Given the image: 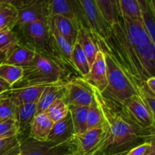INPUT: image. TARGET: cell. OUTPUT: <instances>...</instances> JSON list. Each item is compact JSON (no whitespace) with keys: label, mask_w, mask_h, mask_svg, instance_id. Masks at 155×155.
<instances>
[{"label":"cell","mask_w":155,"mask_h":155,"mask_svg":"<svg viewBox=\"0 0 155 155\" xmlns=\"http://www.w3.org/2000/svg\"><path fill=\"white\" fill-rule=\"evenodd\" d=\"M94 96L102 111L109 136L95 155H126L130 150L154 140V130L140 127L120 103L94 89Z\"/></svg>","instance_id":"cell-1"},{"label":"cell","mask_w":155,"mask_h":155,"mask_svg":"<svg viewBox=\"0 0 155 155\" xmlns=\"http://www.w3.org/2000/svg\"><path fill=\"white\" fill-rule=\"evenodd\" d=\"M22 68V77L12 86V89L57 83L61 81L64 74L63 68L54 58L39 51L30 63Z\"/></svg>","instance_id":"cell-2"},{"label":"cell","mask_w":155,"mask_h":155,"mask_svg":"<svg viewBox=\"0 0 155 155\" xmlns=\"http://www.w3.org/2000/svg\"><path fill=\"white\" fill-rule=\"evenodd\" d=\"M107 66V89L102 93L114 101L124 103L138 94V87L126 74L116 59L109 52H104Z\"/></svg>","instance_id":"cell-3"},{"label":"cell","mask_w":155,"mask_h":155,"mask_svg":"<svg viewBox=\"0 0 155 155\" xmlns=\"http://www.w3.org/2000/svg\"><path fill=\"white\" fill-rule=\"evenodd\" d=\"M89 30L93 35L101 51L107 48L110 38V26L101 15L95 0H77Z\"/></svg>","instance_id":"cell-4"},{"label":"cell","mask_w":155,"mask_h":155,"mask_svg":"<svg viewBox=\"0 0 155 155\" xmlns=\"http://www.w3.org/2000/svg\"><path fill=\"white\" fill-rule=\"evenodd\" d=\"M109 133L107 127L88 130L80 135H74L68 141L73 155H95L104 147Z\"/></svg>","instance_id":"cell-5"},{"label":"cell","mask_w":155,"mask_h":155,"mask_svg":"<svg viewBox=\"0 0 155 155\" xmlns=\"http://www.w3.org/2000/svg\"><path fill=\"white\" fill-rule=\"evenodd\" d=\"M18 29L30 47L34 48L36 51L55 58L56 54L51 45L47 21L39 20L22 26Z\"/></svg>","instance_id":"cell-6"},{"label":"cell","mask_w":155,"mask_h":155,"mask_svg":"<svg viewBox=\"0 0 155 155\" xmlns=\"http://www.w3.org/2000/svg\"><path fill=\"white\" fill-rule=\"evenodd\" d=\"M94 98V88L84 79L74 78L67 82L66 92L62 98L68 107H89Z\"/></svg>","instance_id":"cell-7"},{"label":"cell","mask_w":155,"mask_h":155,"mask_svg":"<svg viewBox=\"0 0 155 155\" xmlns=\"http://www.w3.org/2000/svg\"><path fill=\"white\" fill-rule=\"evenodd\" d=\"M15 27H22L39 20L47 21L49 15L48 0H28L16 8Z\"/></svg>","instance_id":"cell-8"},{"label":"cell","mask_w":155,"mask_h":155,"mask_svg":"<svg viewBox=\"0 0 155 155\" xmlns=\"http://www.w3.org/2000/svg\"><path fill=\"white\" fill-rule=\"evenodd\" d=\"M21 155H66L71 154L68 142H41L30 137L20 140Z\"/></svg>","instance_id":"cell-9"},{"label":"cell","mask_w":155,"mask_h":155,"mask_svg":"<svg viewBox=\"0 0 155 155\" xmlns=\"http://www.w3.org/2000/svg\"><path fill=\"white\" fill-rule=\"evenodd\" d=\"M49 15H61L68 18L80 27L84 26L89 29L77 0H48Z\"/></svg>","instance_id":"cell-10"},{"label":"cell","mask_w":155,"mask_h":155,"mask_svg":"<svg viewBox=\"0 0 155 155\" xmlns=\"http://www.w3.org/2000/svg\"><path fill=\"white\" fill-rule=\"evenodd\" d=\"M123 105L136 124L147 130H154L155 116L144 104L138 94L127 99Z\"/></svg>","instance_id":"cell-11"},{"label":"cell","mask_w":155,"mask_h":155,"mask_svg":"<svg viewBox=\"0 0 155 155\" xmlns=\"http://www.w3.org/2000/svg\"><path fill=\"white\" fill-rule=\"evenodd\" d=\"M83 78L98 92H103L107 89V66L104 54L101 50L97 53L89 74Z\"/></svg>","instance_id":"cell-12"},{"label":"cell","mask_w":155,"mask_h":155,"mask_svg":"<svg viewBox=\"0 0 155 155\" xmlns=\"http://www.w3.org/2000/svg\"><path fill=\"white\" fill-rule=\"evenodd\" d=\"M121 18L127 39L133 46L137 48L140 45L152 42L142 23L133 21L127 17H122Z\"/></svg>","instance_id":"cell-13"},{"label":"cell","mask_w":155,"mask_h":155,"mask_svg":"<svg viewBox=\"0 0 155 155\" xmlns=\"http://www.w3.org/2000/svg\"><path fill=\"white\" fill-rule=\"evenodd\" d=\"M67 82L59 81L45 86L36 103V114L45 112L48 106L58 98H63L66 92Z\"/></svg>","instance_id":"cell-14"},{"label":"cell","mask_w":155,"mask_h":155,"mask_svg":"<svg viewBox=\"0 0 155 155\" xmlns=\"http://www.w3.org/2000/svg\"><path fill=\"white\" fill-rule=\"evenodd\" d=\"M74 135V127L70 113L65 117L53 124L49 134L48 142L55 143H65Z\"/></svg>","instance_id":"cell-15"},{"label":"cell","mask_w":155,"mask_h":155,"mask_svg":"<svg viewBox=\"0 0 155 155\" xmlns=\"http://www.w3.org/2000/svg\"><path fill=\"white\" fill-rule=\"evenodd\" d=\"M53 124L54 123L45 112L36 114L29 128L30 129L29 137L41 142L47 141Z\"/></svg>","instance_id":"cell-16"},{"label":"cell","mask_w":155,"mask_h":155,"mask_svg":"<svg viewBox=\"0 0 155 155\" xmlns=\"http://www.w3.org/2000/svg\"><path fill=\"white\" fill-rule=\"evenodd\" d=\"M77 42L81 46L82 49L84 51L85 54L87 57L89 64H92L95 61L96 54L100 51V48L92 34L90 30L84 26L80 25L78 28L77 34Z\"/></svg>","instance_id":"cell-17"},{"label":"cell","mask_w":155,"mask_h":155,"mask_svg":"<svg viewBox=\"0 0 155 155\" xmlns=\"http://www.w3.org/2000/svg\"><path fill=\"white\" fill-rule=\"evenodd\" d=\"M37 51L28 45L18 44L6 55L3 63L24 67L33 61Z\"/></svg>","instance_id":"cell-18"},{"label":"cell","mask_w":155,"mask_h":155,"mask_svg":"<svg viewBox=\"0 0 155 155\" xmlns=\"http://www.w3.org/2000/svg\"><path fill=\"white\" fill-rule=\"evenodd\" d=\"M47 85L28 86V87L12 89L8 92L18 104L37 103Z\"/></svg>","instance_id":"cell-19"},{"label":"cell","mask_w":155,"mask_h":155,"mask_svg":"<svg viewBox=\"0 0 155 155\" xmlns=\"http://www.w3.org/2000/svg\"><path fill=\"white\" fill-rule=\"evenodd\" d=\"M48 18L52 21L59 33L74 46L77 40L78 27L71 20L61 15H53Z\"/></svg>","instance_id":"cell-20"},{"label":"cell","mask_w":155,"mask_h":155,"mask_svg":"<svg viewBox=\"0 0 155 155\" xmlns=\"http://www.w3.org/2000/svg\"><path fill=\"white\" fill-rule=\"evenodd\" d=\"M138 57L148 78L154 77L155 44L149 42L137 47Z\"/></svg>","instance_id":"cell-21"},{"label":"cell","mask_w":155,"mask_h":155,"mask_svg":"<svg viewBox=\"0 0 155 155\" xmlns=\"http://www.w3.org/2000/svg\"><path fill=\"white\" fill-rule=\"evenodd\" d=\"M16 107V120L19 127V133H22L30 128V124L36 114V103L18 104Z\"/></svg>","instance_id":"cell-22"},{"label":"cell","mask_w":155,"mask_h":155,"mask_svg":"<svg viewBox=\"0 0 155 155\" xmlns=\"http://www.w3.org/2000/svg\"><path fill=\"white\" fill-rule=\"evenodd\" d=\"M106 22L110 26L122 20L117 0H95Z\"/></svg>","instance_id":"cell-23"},{"label":"cell","mask_w":155,"mask_h":155,"mask_svg":"<svg viewBox=\"0 0 155 155\" xmlns=\"http://www.w3.org/2000/svg\"><path fill=\"white\" fill-rule=\"evenodd\" d=\"M89 107L70 106L69 113L72 120L74 135H80L87 131V117Z\"/></svg>","instance_id":"cell-24"},{"label":"cell","mask_w":155,"mask_h":155,"mask_svg":"<svg viewBox=\"0 0 155 155\" xmlns=\"http://www.w3.org/2000/svg\"><path fill=\"white\" fill-rule=\"evenodd\" d=\"M120 17L142 23V11L138 0H117ZM143 24V23H142Z\"/></svg>","instance_id":"cell-25"},{"label":"cell","mask_w":155,"mask_h":155,"mask_svg":"<svg viewBox=\"0 0 155 155\" xmlns=\"http://www.w3.org/2000/svg\"><path fill=\"white\" fill-rule=\"evenodd\" d=\"M71 62V64L77 70L83 77H86L89 74L90 71V64L87 57L77 41L73 46Z\"/></svg>","instance_id":"cell-26"},{"label":"cell","mask_w":155,"mask_h":155,"mask_svg":"<svg viewBox=\"0 0 155 155\" xmlns=\"http://www.w3.org/2000/svg\"><path fill=\"white\" fill-rule=\"evenodd\" d=\"M105 127V121L103 117L98 101L94 96L93 100L88 108L87 130L94 128H103Z\"/></svg>","instance_id":"cell-27"},{"label":"cell","mask_w":155,"mask_h":155,"mask_svg":"<svg viewBox=\"0 0 155 155\" xmlns=\"http://www.w3.org/2000/svg\"><path fill=\"white\" fill-rule=\"evenodd\" d=\"M19 44V39L13 29L5 27L0 30V51L7 55Z\"/></svg>","instance_id":"cell-28"},{"label":"cell","mask_w":155,"mask_h":155,"mask_svg":"<svg viewBox=\"0 0 155 155\" xmlns=\"http://www.w3.org/2000/svg\"><path fill=\"white\" fill-rule=\"evenodd\" d=\"M24 70L22 67L2 63L0 64V78L13 86L22 77Z\"/></svg>","instance_id":"cell-29"},{"label":"cell","mask_w":155,"mask_h":155,"mask_svg":"<svg viewBox=\"0 0 155 155\" xmlns=\"http://www.w3.org/2000/svg\"><path fill=\"white\" fill-rule=\"evenodd\" d=\"M45 113L48 115L53 123H55L63 119L68 114L69 107L62 98H58L48 106Z\"/></svg>","instance_id":"cell-30"},{"label":"cell","mask_w":155,"mask_h":155,"mask_svg":"<svg viewBox=\"0 0 155 155\" xmlns=\"http://www.w3.org/2000/svg\"><path fill=\"white\" fill-rule=\"evenodd\" d=\"M16 101L8 93L0 97V120H16Z\"/></svg>","instance_id":"cell-31"},{"label":"cell","mask_w":155,"mask_h":155,"mask_svg":"<svg viewBox=\"0 0 155 155\" xmlns=\"http://www.w3.org/2000/svg\"><path fill=\"white\" fill-rule=\"evenodd\" d=\"M21 154V144L18 136L0 138V155Z\"/></svg>","instance_id":"cell-32"},{"label":"cell","mask_w":155,"mask_h":155,"mask_svg":"<svg viewBox=\"0 0 155 155\" xmlns=\"http://www.w3.org/2000/svg\"><path fill=\"white\" fill-rule=\"evenodd\" d=\"M17 18V10L11 5H3L0 9V29L15 27Z\"/></svg>","instance_id":"cell-33"},{"label":"cell","mask_w":155,"mask_h":155,"mask_svg":"<svg viewBox=\"0 0 155 155\" xmlns=\"http://www.w3.org/2000/svg\"><path fill=\"white\" fill-rule=\"evenodd\" d=\"M142 19L148 36L151 42L155 43V14L153 13L150 8L148 0L146 9L142 12Z\"/></svg>","instance_id":"cell-34"},{"label":"cell","mask_w":155,"mask_h":155,"mask_svg":"<svg viewBox=\"0 0 155 155\" xmlns=\"http://www.w3.org/2000/svg\"><path fill=\"white\" fill-rule=\"evenodd\" d=\"M19 127L16 120H0V138L18 136Z\"/></svg>","instance_id":"cell-35"},{"label":"cell","mask_w":155,"mask_h":155,"mask_svg":"<svg viewBox=\"0 0 155 155\" xmlns=\"http://www.w3.org/2000/svg\"><path fill=\"white\" fill-rule=\"evenodd\" d=\"M154 148H155L154 140L149 142H145L132 148L126 155H146Z\"/></svg>","instance_id":"cell-36"},{"label":"cell","mask_w":155,"mask_h":155,"mask_svg":"<svg viewBox=\"0 0 155 155\" xmlns=\"http://www.w3.org/2000/svg\"><path fill=\"white\" fill-rule=\"evenodd\" d=\"M12 89V86L10 84H8L7 82H5L4 80L0 78V97L4 95L5 94L8 93V92H10Z\"/></svg>","instance_id":"cell-37"},{"label":"cell","mask_w":155,"mask_h":155,"mask_svg":"<svg viewBox=\"0 0 155 155\" xmlns=\"http://www.w3.org/2000/svg\"><path fill=\"white\" fill-rule=\"evenodd\" d=\"M27 1L28 0H0V5H11L14 6L15 8H17Z\"/></svg>","instance_id":"cell-38"},{"label":"cell","mask_w":155,"mask_h":155,"mask_svg":"<svg viewBox=\"0 0 155 155\" xmlns=\"http://www.w3.org/2000/svg\"><path fill=\"white\" fill-rule=\"evenodd\" d=\"M145 85L148 87V89L151 91L152 93L155 94V77H151L147 79L145 82Z\"/></svg>","instance_id":"cell-39"},{"label":"cell","mask_w":155,"mask_h":155,"mask_svg":"<svg viewBox=\"0 0 155 155\" xmlns=\"http://www.w3.org/2000/svg\"><path fill=\"white\" fill-rule=\"evenodd\" d=\"M138 2L140 5L141 11L142 12L145 11L147 8V5H148V0H138Z\"/></svg>","instance_id":"cell-40"},{"label":"cell","mask_w":155,"mask_h":155,"mask_svg":"<svg viewBox=\"0 0 155 155\" xmlns=\"http://www.w3.org/2000/svg\"><path fill=\"white\" fill-rule=\"evenodd\" d=\"M148 3L152 12L155 14V0H148Z\"/></svg>","instance_id":"cell-41"},{"label":"cell","mask_w":155,"mask_h":155,"mask_svg":"<svg viewBox=\"0 0 155 155\" xmlns=\"http://www.w3.org/2000/svg\"><path fill=\"white\" fill-rule=\"evenodd\" d=\"M5 58H6V54H5V53L1 52V51H0V64L4 62Z\"/></svg>","instance_id":"cell-42"},{"label":"cell","mask_w":155,"mask_h":155,"mask_svg":"<svg viewBox=\"0 0 155 155\" xmlns=\"http://www.w3.org/2000/svg\"><path fill=\"white\" fill-rule=\"evenodd\" d=\"M146 155H155V148H152V149H151V151H150L148 154H147Z\"/></svg>","instance_id":"cell-43"},{"label":"cell","mask_w":155,"mask_h":155,"mask_svg":"<svg viewBox=\"0 0 155 155\" xmlns=\"http://www.w3.org/2000/svg\"><path fill=\"white\" fill-rule=\"evenodd\" d=\"M4 5H5V4H4ZM2 5H0V9L2 8Z\"/></svg>","instance_id":"cell-44"},{"label":"cell","mask_w":155,"mask_h":155,"mask_svg":"<svg viewBox=\"0 0 155 155\" xmlns=\"http://www.w3.org/2000/svg\"><path fill=\"white\" fill-rule=\"evenodd\" d=\"M66 155H73L72 154H66Z\"/></svg>","instance_id":"cell-45"},{"label":"cell","mask_w":155,"mask_h":155,"mask_svg":"<svg viewBox=\"0 0 155 155\" xmlns=\"http://www.w3.org/2000/svg\"><path fill=\"white\" fill-rule=\"evenodd\" d=\"M2 29H3V28H2ZM2 29H0V30H2Z\"/></svg>","instance_id":"cell-46"},{"label":"cell","mask_w":155,"mask_h":155,"mask_svg":"<svg viewBox=\"0 0 155 155\" xmlns=\"http://www.w3.org/2000/svg\"><path fill=\"white\" fill-rule=\"evenodd\" d=\"M18 155H21V154H18Z\"/></svg>","instance_id":"cell-47"}]
</instances>
